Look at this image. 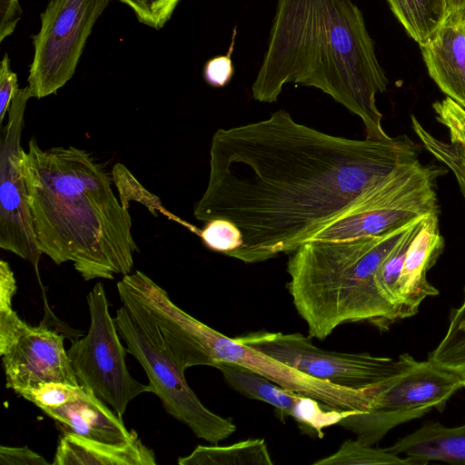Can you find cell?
I'll return each mask as SVG.
<instances>
[{
  "label": "cell",
  "instance_id": "cell-1",
  "mask_svg": "<svg viewBox=\"0 0 465 465\" xmlns=\"http://www.w3.org/2000/svg\"><path fill=\"white\" fill-rule=\"evenodd\" d=\"M406 135L354 140L296 122L282 109L269 118L217 130L202 222L227 219L242 245L229 257L256 263L291 253L344 213L397 167L419 160Z\"/></svg>",
  "mask_w": 465,
  "mask_h": 465
},
{
  "label": "cell",
  "instance_id": "cell-2",
  "mask_svg": "<svg viewBox=\"0 0 465 465\" xmlns=\"http://www.w3.org/2000/svg\"><path fill=\"white\" fill-rule=\"evenodd\" d=\"M286 84L317 88L358 115L366 139L384 141L376 96L388 79L352 0H278L252 96L278 100Z\"/></svg>",
  "mask_w": 465,
  "mask_h": 465
},
{
  "label": "cell",
  "instance_id": "cell-3",
  "mask_svg": "<svg viewBox=\"0 0 465 465\" xmlns=\"http://www.w3.org/2000/svg\"><path fill=\"white\" fill-rule=\"evenodd\" d=\"M22 172L41 253L58 265L73 262L85 281L131 272L132 218L103 164L76 147L42 149L32 137Z\"/></svg>",
  "mask_w": 465,
  "mask_h": 465
},
{
  "label": "cell",
  "instance_id": "cell-4",
  "mask_svg": "<svg viewBox=\"0 0 465 465\" xmlns=\"http://www.w3.org/2000/svg\"><path fill=\"white\" fill-rule=\"evenodd\" d=\"M413 220L372 236L309 241L290 253L287 288L311 338L325 340L349 322L387 331L399 321L379 292L375 276Z\"/></svg>",
  "mask_w": 465,
  "mask_h": 465
},
{
  "label": "cell",
  "instance_id": "cell-5",
  "mask_svg": "<svg viewBox=\"0 0 465 465\" xmlns=\"http://www.w3.org/2000/svg\"><path fill=\"white\" fill-rule=\"evenodd\" d=\"M117 291L122 302L114 318L119 335L127 352L143 367L152 392L167 413L210 443L230 437L236 425L207 409L189 387L185 370L170 351L150 312L123 280L117 283Z\"/></svg>",
  "mask_w": 465,
  "mask_h": 465
},
{
  "label": "cell",
  "instance_id": "cell-6",
  "mask_svg": "<svg viewBox=\"0 0 465 465\" xmlns=\"http://www.w3.org/2000/svg\"><path fill=\"white\" fill-rule=\"evenodd\" d=\"M443 171L423 165L419 160L397 167L310 241L341 242L372 236L438 212L435 186Z\"/></svg>",
  "mask_w": 465,
  "mask_h": 465
},
{
  "label": "cell",
  "instance_id": "cell-7",
  "mask_svg": "<svg viewBox=\"0 0 465 465\" xmlns=\"http://www.w3.org/2000/svg\"><path fill=\"white\" fill-rule=\"evenodd\" d=\"M186 332L195 366L215 367L219 361L240 364L285 390L320 402L330 411H368L374 397L386 383L374 389L355 390L319 380L235 338H229L193 316H189L186 321Z\"/></svg>",
  "mask_w": 465,
  "mask_h": 465
},
{
  "label": "cell",
  "instance_id": "cell-8",
  "mask_svg": "<svg viewBox=\"0 0 465 465\" xmlns=\"http://www.w3.org/2000/svg\"><path fill=\"white\" fill-rule=\"evenodd\" d=\"M90 326L87 334L74 341L66 351L80 385L110 405L123 419L128 403L143 392H152L149 384L136 381L129 372L124 348L102 282L87 295Z\"/></svg>",
  "mask_w": 465,
  "mask_h": 465
},
{
  "label": "cell",
  "instance_id": "cell-9",
  "mask_svg": "<svg viewBox=\"0 0 465 465\" xmlns=\"http://www.w3.org/2000/svg\"><path fill=\"white\" fill-rule=\"evenodd\" d=\"M463 382L456 374L430 361H415L392 377L376 394L368 411H351L338 425L374 446L391 429L420 418L431 410L442 411Z\"/></svg>",
  "mask_w": 465,
  "mask_h": 465
},
{
  "label": "cell",
  "instance_id": "cell-10",
  "mask_svg": "<svg viewBox=\"0 0 465 465\" xmlns=\"http://www.w3.org/2000/svg\"><path fill=\"white\" fill-rule=\"evenodd\" d=\"M235 339L312 377L355 390L377 388L416 361L409 353L393 359L327 351L299 332L255 331Z\"/></svg>",
  "mask_w": 465,
  "mask_h": 465
},
{
  "label": "cell",
  "instance_id": "cell-11",
  "mask_svg": "<svg viewBox=\"0 0 465 465\" xmlns=\"http://www.w3.org/2000/svg\"><path fill=\"white\" fill-rule=\"evenodd\" d=\"M110 0H50L33 37L29 69L31 98L55 94L74 75L86 40Z\"/></svg>",
  "mask_w": 465,
  "mask_h": 465
},
{
  "label": "cell",
  "instance_id": "cell-12",
  "mask_svg": "<svg viewBox=\"0 0 465 465\" xmlns=\"http://www.w3.org/2000/svg\"><path fill=\"white\" fill-rule=\"evenodd\" d=\"M29 98L27 86L17 90L8 111L7 124L1 132L0 247L28 261L37 272L42 253L36 244L20 144Z\"/></svg>",
  "mask_w": 465,
  "mask_h": 465
},
{
  "label": "cell",
  "instance_id": "cell-13",
  "mask_svg": "<svg viewBox=\"0 0 465 465\" xmlns=\"http://www.w3.org/2000/svg\"><path fill=\"white\" fill-rule=\"evenodd\" d=\"M64 335L25 322L0 348L6 388L17 394L45 382L80 385L64 346Z\"/></svg>",
  "mask_w": 465,
  "mask_h": 465
},
{
  "label": "cell",
  "instance_id": "cell-14",
  "mask_svg": "<svg viewBox=\"0 0 465 465\" xmlns=\"http://www.w3.org/2000/svg\"><path fill=\"white\" fill-rule=\"evenodd\" d=\"M443 247L438 212L430 213L411 240L401 271L398 282L400 320L415 315L427 297L439 294L438 289L427 280V272L435 264Z\"/></svg>",
  "mask_w": 465,
  "mask_h": 465
},
{
  "label": "cell",
  "instance_id": "cell-15",
  "mask_svg": "<svg viewBox=\"0 0 465 465\" xmlns=\"http://www.w3.org/2000/svg\"><path fill=\"white\" fill-rule=\"evenodd\" d=\"M54 419L63 432L113 445H127L139 438L134 430H128L114 411L96 397L90 390L78 398L60 406L41 409Z\"/></svg>",
  "mask_w": 465,
  "mask_h": 465
},
{
  "label": "cell",
  "instance_id": "cell-16",
  "mask_svg": "<svg viewBox=\"0 0 465 465\" xmlns=\"http://www.w3.org/2000/svg\"><path fill=\"white\" fill-rule=\"evenodd\" d=\"M464 16L450 14L420 47L430 76L448 97L465 108Z\"/></svg>",
  "mask_w": 465,
  "mask_h": 465
},
{
  "label": "cell",
  "instance_id": "cell-17",
  "mask_svg": "<svg viewBox=\"0 0 465 465\" xmlns=\"http://www.w3.org/2000/svg\"><path fill=\"white\" fill-rule=\"evenodd\" d=\"M386 449L411 460L413 465L435 460L465 464V424L446 427L439 422L427 423Z\"/></svg>",
  "mask_w": 465,
  "mask_h": 465
},
{
  "label": "cell",
  "instance_id": "cell-18",
  "mask_svg": "<svg viewBox=\"0 0 465 465\" xmlns=\"http://www.w3.org/2000/svg\"><path fill=\"white\" fill-rule=\"evenodd\" d=\"M52 465H155L152 450L136 441L120 446L91 440L64 432Z\"/></svg>",
  "mask_w": 465,
  "mask_h": 465
},
{
  "label": "cell",
  "instance_id": "cell-19",
  "mask_svg": "<svg viewBox=\"0 0 465 465\" xmlns=\"http://www.w3.org/2000/svg\"><path fill=\"white\" fill-rule=\"evenodd\" d=\"M215 368L222 372L225 381L234 391L251 400L272 405L282 421L288 417L292 418L302 395L285 390L240 364L219 361Z\"/></svg>",
  "mask_w": 465,
  "mask_h": 465
},
{
  "label": "cell",
  "instance_id": "cell-20",
  "mask_svg": "<svg viewBox=\"0 0 465 465\" xmlns=\"http://www.w3.org/2000/svg\"><path fill=\"white\" fill-rule=\"evenodd\" d=\"M180 465H272L263 439H248L229 446H197L178 459Z\"/></svg>",
  "mask_w": 465,
  "mask_h": 465
},
{
  "label": "cell",
  "instance_id": "cell-21",
  "mask_svg": "<svg viewBox=\"0 0 465 465\" xmlns=\"http://www.w3.org/2000/svg\"><path fill=\"white\" fill-rule=\"evenodd\" d=\"M391 10L419 45L427 42L450 15L447 0H387Z\"/></svg>",
  "mask_w": 465,
  "mask_h": 465
},
{
  "label": "cell",
  "instance_id": "cell-22",
  "mask_svg": "<svg viewBox=\"0 0 465 465\" xmlns=\"http://www.w3.org/2000/svg\"><path fill=\"white\" fill-rule=\"evenodd\" d=\"M428 361L459 376L465 388V288L461 303L451 309L446 333Z\"/></svg>",
  "mask_w": 465,
  "mask_h": 465
},
{
  "label": "cell",
  "instance_id": "cell-23",
  "mask_svg": "<svg viewBox=\"0 0 465 465\" xmlns=\"http://www.w3.org/2000/svg\"><path fill=\"white\" fill-rule=\"evenodd\" d=\"M427 215L413 220L401 239L381 263L375 276L379 292L394 308L399 321L400 294L398 282L401 271L409 245Z\"/></svg>",
  "mask_w": 465,
  "mask_h": 465
},
{
  "label": "cell",
  "instance_id": "cell-24",
  "mask_svg": "<svg viewBox=\"0 0 465 465\" xmlns=\"http://www.w3.org/2000/svg\"><path fill=\"white\" fill-rule=\"evenodd\" d=\"M413 465L411 460L355 440H346L331 455L313 465Z\"/></svg>",
  "mask_w": 465,
  "mask_h": 465
},
{
  "label": "cell",
  "instance_id": "cell-25",
  "mask_svg": "<svg viewBox=\"0 0 465 465\" xmlns=\"http://www.w3.org/2000/svg\"><path fill=\"white\" fill-rule=\"evenodd\" d=\"M411 118L413 130L423 146L436 159L452 170L465 199V166L459 157L455 143H448L437 139L420 124L414 115H411Z\"/></svg>",
  "mask_w": 465,
  "mask_h": 465
},
{
  "label": "cell",
  "instance_id": "cell-26",
  "mask_svg": "<svg viewBox=\"0 0 465 465\" xmlns=\"http://www.w3.org/2000/svg\"><path fill=\"white\" fill-rule=\"evenodd\" d=\"M199 235L203 243L211 250L229 256L243 243L240 229L232 222L217 218L206 223Z\"/></svg>",
  "mask_w": 465,
  "mask_h": 465
},
{
  "label": "cell",
  "instance_id": "cell-27",
  "mask_svg": "<svg viewBox=\"0 0 465 465\" xmlns=\"http://www.w3.org/2000/svg\"><path fill=\"white\" fill-rule=\"evenodd\" d=\"M85 387L62 382H45L22 391L19 395L33 402L36 407L54 408L81 396Z\"/></svg>",
  "mask_w": 465,
  "mask_h": 465
},
{
  "label": "cell",
  "instance_id": "cell-28",
  "mask_svg": "<svg viewBox=\"0 0 465 465\" xmlns=\"http://www.w3.org/2000/svg\"><path fill=\"white\" fill-rule=\"evenodd\" d=\"M134 12L139 22L161 29L171 18L181 0H119Z\"/></svg>",
  "mask_w": 465,
  "mask_h": 465
},
{
  "label": "cell",
  "instance_id": "cell-29",
  "mask_svg": "<svg viewBox=\"0 0 465 465\" xmlns=\"http://www.w3.org/2000/svg\"><path fill=\"white\" fill-rule=\"evenodd\" d=\"M438 122L450 131V143L465 146V108L447 97L432 104Z\"/></svg>",
  "mask_w": 465,
  "mask_h": 465
},
{
  "label": "cell",
  "instance_id": "cell-30",
  "mask_svg": "<svg viewBox=\"0 0 465 465\" xmlns=\"http://www.w3.org/2000/svg\"><path fill=\"white\" fill-rule=\"evenodd\" d=\"M235 35L236 30L234 29L227 54L208 60L204 65L203 77L207 84L212 86L223 87L232 77L234 70L231 56L233 50Z\"/></svg>",
  "mask_w": 465,
  "mask_h": 465
},
{
  "label": "cell",
  "instance_id": "cell-31",
  "mask_svg": "<svg viewBox=\"0 0 465 465\" xmlns=\"http://www.w3.org/2000/svg\"><path fill=\"white\" fill-rule=\"evenodd\" d=\"M17 75L10 69V60L5 53L0 68V122L9 111L11 103L18 90Z\"/></svg>",
  "mask_w": 465,
  "mask_h": 465
},
{
  "label": "cell",
  "instance_id": "cell-32",
  "mask_svg": "<svg viewBox=\"0 0 465 465\" xmlns=\"http://www.w3.org/2000/svg\"><path fill=\"white\" fill-rule=\"evenodd\" d=\"M0 465H50V463L27 446H1Z\"/></svg>",
  "mask_w": 465,
  "mask_h": 465
},
{
  "label": "cell",
  "instance_id": "cell-33",
  "mask_svg": "<svg viewBox=\"0 0 465 465\" xmlns=\"http://www.w3.org/2000/svg\"><path fill=\"white\" fill-rule=\"evenodd\" d=\"M21 16L18 0H0V42L14 33Z\"/></svg>",
  "mask_w": 465,
  "mask_h": 465
},
{
  "label": "cell",
  "instance_id": "cell-34",
  "mask_svg": "<svg viewBox=\"0 0 465 465\" xmlns=\"http://www.w3.org/2000/svg\"><path fill=\"white\" fill-rule=\"evenodd\" d=\"M16 292L14 272L7 262L0 261V308L12 307V300Z\"/></svg>",
  "mask_w": 465,
  "mask_h": 465
},
{
  "label": "cell",
  "instance_id": "cell-35",
  "mask_svg": "<svg viewBox=\"0 0 465 465\" xmlns=\"http://www.w3.org/2000/svg\"><path fill=\"white\" fill-rule=\"evenodd\" d=\"M450 14L465 15V0H447Z\"/></svg>",
  "mask_w": 465,
  "mask_h": 465
},
{
  "label": "cell",
  "instance_id": "cell-36",
  "mask_svg": "<svg viewBox=\"0 0 465 465\" xmlns=\"http://www.w3.org/2000/svg\"><path fill=\"white\" fill-rule=\"evenodd\" d=\"M455 145L459 157L461 160L463 165L465 166V146L460 143H455Z\"/></svg>",
  "mask_w": 465,
  "mask_h": 465
},
{
  "label": "cell",
  "instance_id": "cell-37",
  "mask_svg": "<svg viewBox=\"0 0 465 465\" xmlns=\"http://www.w3.org/2000/svg\"><path fill=\"white\" fill-rule=\"evenodd\" d=\"M464 27H465V16H464Z\"/></svg>",
  "mask_w": 465,
  "mask_h": 465
}]
</instances>
